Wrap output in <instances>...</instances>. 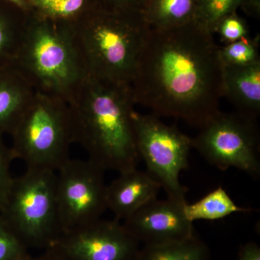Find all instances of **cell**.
<instances>
[{"instance_id":"cell-7","label":"cell","mask_w":260,"mask_h":260,"mask_svg":"<svg viewBox=\"0 0 260 260\" xmlns=\"http://www.w3.org/2000/svg\"><path fill=\"white\" fill-rule=\"evenodd\" d=\"M159 118L152 114L133 113L140 158L144 160L149 174L165 189L168 198L185 202L187 189L179 181V175L189 167L192 138Z\"/></svg>"},{"instance_id":"cell-11","label":"cell","mask_w":260,"mask_h":260,"mask_svg":"<svg viewBox=\"0 0 260 260\" xmlns=\"http://www.w3.org/2000/svg\"><path fill=\"white\" fill-rule=\"evenodd\" d=\"M185 202L154 199L124 220V228L145 246L180 242L194 237L193 223L183 213Z\"/></svg>"},{"instance_id":"cell-25","label":"cell","mask_w":260,"mask_h":260,"mask_svg":"<svg viewBox=\"0 0 260 260\" xmlns=\"http://www.w3.org/2000/svg\"><path fill=\"white\" fill-rule=\"evenodd\" d=\"M148 0H90V8L109 12H144Z\"/></svg>"},{"instance_id":"cell-15","label":"cell","mask_w":260,"mask_h":260,"mask_svg":"<svg viewBox=\"0 0 260 260\" xmlns=\"http://www.w3.org/2000/svg\"><path fill=\"white\" fill-rule=\"evenodd\" d=\"M198 0H148L144 11L151 29L167 30L194 21Z\"/></svg>"},{"instance_id":"cell-28","label":"cell","mask_w":260,"mask_h":260,"mask_svg":"<svg viewBox=\"0 0 260 260\" xmlns=\"http://www.w3.org/2000/svg\"><path fill=\"white\" fill-rule=\"evenodd\" d=\"M32 260H68L52 248L44 249V252L37 257H32Z\"/></svg>"},{"instance_id":"cell-30","label":"cell","mask_w":260,"mask_h":260,"mask_svg":"<svg viewBox=\"0 0 260 260\" xmlns=\"http://www.w3.org/2000/svg\"><path fill=\"white\" fill-rule=\"evenodd\" d=\"M52 0H30L31 11L42 9L46 5L50 3Z\"/></svg>"},{"instance_id":"cell-5","label":"cell","mask_w":260,"mask_h":260,"mask_svg":"<svg viewBox=\"0 0 260 260\" xmlns=\"http://www.w3.org/2000/svg\"><path fill=\"white\" fill-rule=\"evenodd\" d=\"M10 136L13 156L27 169L57 172L69 160L73 143L68 103L36 92Z\"/></svg>"},{"instance_id":"cell-4","label":"cell","mask_w":260,"mask_h":260,"mask_svg":"<svg viewBox=\"0 0 260 260\" xmlns=\"http://www.w3.org/2000/svg\"><path fill=\"white\" fill-rule=\"evenodd\" d=\"M71 23L88 77L131 86L150 30L144 12L90 8Z\"/></svg>"},{"instance_id":"cell-10","label":"cell","mask_w":260,"mask_h":260,"mask_svg":"<svg viewBox=\"0 0 260 260\" xmlns=\"http://www.w3.org/2000/svg\"><path fill=\"white\" fill-rule=\"evenodd\" d=\"M49 248L68 260H136L140 251L139 242L116 219L67 231Z\"/></svg>"},{"instance_id":"cell-26","label":"cell","mask_w":260,"mask_h":260,"mask_svg":"<svg viewBox=\"0 0 260 260\" xmlns=\"http://www.w3.org/2000/svg\"><path fill=\"white\" fill-rule=\"evenodd\" d=\"M236 260H260V247L256 243L249 242L239 249Z\"/></svg>"},{"instance_id":"cell-27","label":"cell","mask_w":260,"mask_h":260,"mask_svg":"<svg viewBox=\"0 0 260 260\" xmlns=\"http://www.w3.org/2000/svg\"><path fill=\"white\" fill-rule=\"evenodd\" d=\"M239 8L248 16L251 18L259 19L260 18V0H242Z\"/></svg>"},{"instance_id":"cell-21","label":"cell","mask_w":260,"mask_h":260,"mask_svg":"<svg viewBox=\"0 0 260 260\" xmlns=\"http://www.w3.org/2000/svg\"><path fill=\"white\" fill-rule=\"evenodd\" d=\"M90 8V0H52L34 13L62 21L72 22Z\"/></svg>"},{"instance_id":"cell-9","label":"cell","mask_w":260,"mask_h":260,"mask_svg":"<svg viewBox=\"0 0 260 260\" xmlns=\"http://www.w3.org/2000/svg\"><path fill=\"white\" fill-rule=\"evenodd\" d=\"M104 173L88 159L70 158L56 172V203L63 233L99 220L107 210Z\"/></svg>"},{"instance_id":"cell-18","label":"cell","mask_w":260,"mask_h":260,"mask_svg":"<svg viewBox=\"0 0 260 260\" xmlns=\"http://www.w3.org/2000/svg\"><path fill=\"white\" fill-rule=\"evenodd\" d=\"M209 249L199 238L194 237L180 242L144 246L136 260H208Z\"/></svg>"},{"instance_id":"cell-3","label":"cell","mask_w":260,"mask_h":260,"mask_svg":"<svg viewBox=\"0 0 260 260\" xmlns=\"http://www.w3.org/2000/svg\"><path fill=\"white\" fill-rule=\"evenodd\" d=\"M13 64L38 93L70 102L88 78L71 22L30 11Z\"/></svg>"},{"instance_id":"cell-17","label":"cell","mask_w":260,"mask_h":260,"mask_svg":"<svg viewBox=\"0 0 260 260\" xmlns=\"http://www.w3.org/2000/svg\"><path fill=\"white\" fill-rule=\"evenodd\" d=\"M252 210L236 204L221 186L194 203L189 204L186 202L183 205L184 216L192 223L200 220H220L235 213H248Z\"/></svg>"},{"instance_id":"cell-12","label":"cell","mask_w":260,"mask_h":260,"mask_svg":"<svg viewBox=\"0 0 260 260\" xmlns=\"http://www.w3.org/2000/svg\"><path fill=\"white\" fill-rule=\"evenodd\" d=\"M161 185L148 172L137 168L119 173L107 188V206L115 219L129 218L149 202L156 199Z\"/></svg>"},{"instance_id":"cell-14","label":"cell","mask_w":260,"mask_h":260,"mask_svg":"<svg viewBox=\"0 0 260 260\" xmlns=\"http://www.w3.org/2000/svg\"><path fill=\"white\" fill-rule=\"evenodd\" d=\"M35 93L13 63L0 68V135H12Z\"/></svg>"},{"instance_id":"cell-31","label":"cell","mask_w":260,"mask_h":260,"mask_svg":"<svg viewBox=\"0 0 260 260\" xmlns=\"http://www.w3.org/2000/svg\"><path fill=\"white\" fill-rule=\"evenodd\" d=\"M20 260H32V256L30 255V254H29V255L25 256V257H24L23 259Z\"/></svg>"},{"instance_id":"cell-19","label":"cell","mask_w":260,"mask_h":260,"mask_svg":"<svg viewBox=\"0 0 260 260\" xmlns=\"http://www.w3.org/2000/svg\"><path fill=\"white\" fill-rule=\"evenodd\" d=\"M242 0H198L194 21L214 34L218 22L225 15L237 12Z\"/></svg>"},{"instance_id":"cell-22","label":"cell","mask_w":260,"mask_h":260,"mask_svg":"<svg viewBox=\"0 0 260 260\" xmlns=\"http://www.w3.org/2000/svg\"><path fill=\"white\" fill-rule=\"evenodd\" d=\"M29 254L27 246L0 213V260H20Z\"/></svg>"},{"instance_id":"cell-1","label":"cell","mask_w":260,"mask_h":260,"mask_svg":"<svg viewBox=\"0 0 260 260\" xmlns=\"http://www.w3.org/2000/svg\"><path fill=\"white\" fill-rule=\"evenodd\" d=\"M219 49L213 34L194 21L167 30L150 28L131 85L135 104L158 117L201 127L220 112Z\"/></svg>"},{"instance_id":"cell-23","label":"cell","mask_w":260,"mask_h":260,"mask_svg":"<svg viewBox=\"0 0 260 260\" xmlns=\"http://www.w3.org/2000/svg\"><path fill=\"white\" fill-rule=\"evenodd\" d=\"M218 34L221 42L225 44L237 42L249 37V30L246 20L238 15L237 12L225 15L217 24L214 34Z\"/></svg>"},{"instance_id":"cell-6","label":"cell","mask_w":260,"mask_h":260,"mask_svg":"<svg viewBox=\"0 0 260 260\" xmlns=\"http://www.w3.org/2000/svg\"><path fill=\"white\" fill-rule=\"evenodd\" d=\"M0 213L28 249L51 247L63 233L56 203V172L27 169L13 179Z\"/></svg>"},{"instance_id":"cell-29","label":"cell","mask_w":260,"mask_h":260,"mask_svg":"<svg viewBox=\"0 0 260 260\" xmlns=\"http://www.w3.org/2000/svg\"><path fill=\"white\" fill-rule=\"evenodd\" d=\"M10 4L14 5L25 13H29L31 11L30 0H6Z\"/></svg>"},{"instance_id":"cell-13","label":"cell","mask_w":260,"mask_h":260,"mask_svg":"<svg viewBox=\"0 0 260 260\" xmlns=\"http://www.w3.org/2000/svg\"><path fill=\"white\" fill-rule=\"evenodd\" d=\"M222 93L237 112L257 119L260 113V61L247 66L223 64Z\"/></svg>"},{"instance_id":"cell-24","label":"cell","mask_w":260,"mask_h":260,"mask_svg":"<svg viewBox=\"0 0 260 260\" xmlns=\"http://www.w3.org/2000/svg\"><path fill=\"white\" fill-rule=\"evenodd\" d=\"M4 136L0 135V211L4 206L13 178L10 173V165L15 160L11 148L5 144Z\"/></svg>"},{"instance_id":"cell-8","label":"cell","mask_w":260,"mask_h":260,"mask_svg":"<svg viewBox=\"0 0 260 260\" xmlns=\"http://www.w3.org/2000/svg\"><path fill=\"white\" fill-rule=\"evenodd\" d=\"M256 120L237 112L220 111L199 128L192 147L220 170L234 167L257 179L260 145Z\"/></svg>"},{"instance_id":"cell-16","label":"cell","mask_w":260,"mask_h":260,"mask_svg":"<svg viewBox=\"0 0 260 260\" xmlns=\"http://www.w3.org/2000/svg\"><path fill=\"white\" fill-rule=\"evenodd\" d=\"M28 13L0 0V68L14 62Z\"/></svg>"},{"instance_id":"cell-2","label":"cell","mask_w":260,"mask_h":260,"mask_svg":"<svg viewBox=\"0 0 260 260\" xmlns=\"http://www.w3.org/2000/svg\"><path fill=\"white\" fill-rule=\"evenodd\" d=\"M68 105L73 143L85 149L88 160L105 172L137 168L140 155L131 86L88 77Z\"/></svg>"},{"instance_id":"cell-20","label":"cell","mask_w":260,"mask_h":260,"mask_svg":"<svg viewBox=\"0 0 260 260\" xmlns=\"http://www.w3.org/2000/svg\"><path fill=\"white\" fill-rule=\"evenodd\" d=\"M259 40L249 37L225 44L219 49L220 59L223 64L247 66L260 61Z\"/></svg>"}]
</instances>
